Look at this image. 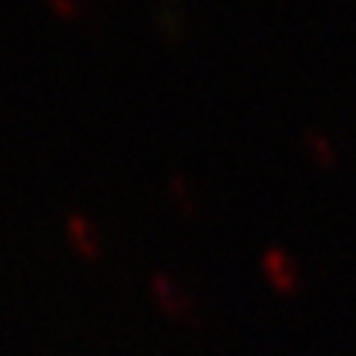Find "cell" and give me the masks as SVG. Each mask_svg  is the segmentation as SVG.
Segmentation results:
<instances>
[{
	"mask_svg": "<svg viewBox=\"0 0 356 356\" xmlns=\"http://www.w3.org/2000/svg\"><path fill=\"white\" fill-rule=\"evenodd\" d=\"M149 288H152L154 303H158L170 318H191V312H193L191 297L184 294V288L178 285L170 273H154Z\"/></svg>",
	"mask_w": 356,
	"mask_h": 356,
	"instance_id": "6da1fadb",
	"label": "cell"
},
{
	"mask_svg": "<svg viewBox=\"0 0 356 356\" xmlns=\"http://www.w3.org/2000/svg\"><path fill=\"white\" fill-rule=\"evenodd\" d=\"M261 270H264L267 280H270V285L280 288V291H294L300 285L297 261L285 250H267L261 255Z\"/></svg>",
	"mask_w": 356,
	"mask_h": 356,
	"instance_id": "7a4b0ae2",
	"label": "cell"
},
{
	"mask_svg": "<svg viewBox=\"0 0 356 356\" xmlns=\"http://www.w3.org/2000/svg\"><path fill=\"white\" fill-rule=\"evenodd\" d=\"M65 232H69L72 247L81 255H86V259H98L102 255V235H98L95 222H89L83 214H69Z\"/></svg>",
	"mask_w": 356,
	"mask_h": 356,
	"instance_id": "3957f363",
	"label": "cell"
},
{
	"mask_svg": "<svg viewBox=\"0 0 356 356\" xmlns=\"http://www.w3.org/2000/svg\"><path fill=\"white\" fill-rule=\"evenodd\" d=\"M54 6L63 9V13H72V9H77V0H54Z\"/></svg>",
	"mask_w": 356,
	"mask_h": 356,
	"instance_id": "5b68a950",
	"label": "cell"
},
{
	"mask_svg": "<svg viewBox=\"0 0 356 356\" xmlns=\"http://www.w3.org/2000/svg\"><path fill=\"white\" fill-rule=\"evenodd\" d=\"M309 143H312V149L321 154V161H330L332 158V146L327 143V137H321V134H309Z\"/></svg>",
	"mask_w": 356,
	"mask_h": 356,
	"instance_id": "277c9868",
	"label": "cell"
}]
</instances>
